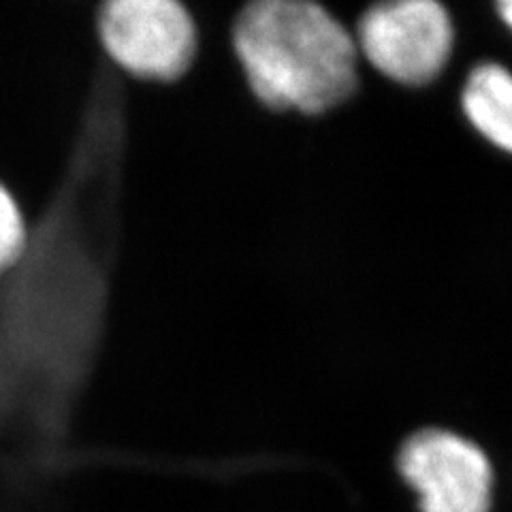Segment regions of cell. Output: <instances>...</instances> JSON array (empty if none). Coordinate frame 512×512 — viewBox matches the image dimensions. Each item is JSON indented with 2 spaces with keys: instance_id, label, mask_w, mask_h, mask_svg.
I'll list each match as a JSON object with an SVG mask.
<instances>
[{
  "instance_id": "1",
  "label": "cell",
  "mask_w": 512,
  "mask_h": 512,
  "mask_svg": "<svg viewBox=\"0 0 512 512\" xmlns=\"http://www.w3.org/2000/svg\"><path fill=\"white\" fill-rule=\"evenodd\" d=\"M90 280L67 201L32 231L20 267L0 282V474L13 485L84 466L69 442L88 348Z\"/></svg>"
},
{
  "instance_id": "2",
  "label": "cell",
  "mask_w": 512,
  "mask_h": 512,
  "mask_svg": "<svg viewBox=\"0 0 512 512\" xmlns=\"http://www.w3.org/2000/svg\"><path fill=\"white\" fill-rule=\"evenodd\" d=\"M227 39L239 77L269 114L323 118L363 86L352 28L310 0H254L237 11Z\"/></svg>"
},
{
  "instance_id": "3",
  "label": "cell",
  "mask_w": 512,
  "mask_h": 512,
  "mask_svg": "<svg viewBox=\"0 0 512 512\" xmlns=\"http://www.w3.org/2000/svg\"><path fill=\"white\" fill-rule=\"evenodd\" d=\"M107 60L143 86H173L195 69L201 26L178 0H109L94 18Z\"/></svg>"
},
{
  "instance_id": "4",
  "label": "cell",
  "mask_w": 512,
  "mask_h": 512,
  "mask_svg": "<svg viewBox=\"0 0 512 512\" xmlns=\"http://www.w3.org/2000/svg\"><path fill=\"white\" fill-rule=\"evenodd\" d=\"M365 69L380 82L425 88L455 50V22L436 0H391L367 7L352 26Z\"/></svg>"
},
{
  "instance_id": "5",
  "label": "cell",
  "mask_w": 512,
  "mask_h": 512,
  "mask_svg": "<svg viewBox=\"0 0 512 512\" xmlns=\"http://www.w3.org/2000/svg\"><path fill=\"white\" fill-rule=\"evenodd\" d=\"M395 472L419 512H491L495 470L483 446L446 427H421L402 440Z\"/></svg>"
},
{
  "instance_id": "6",
  "label": "cell",
  "mask_w": 512,
  "mask_h": 512,
  "mask_svg": "<svg viewBox=\"0 0 512 512\" xmlns=\"http://www.w3.org/2000/svg\"><path fill=\"white\" fill-rule=\"evenodd\" d=\"M461 111L493 148L512 154V71L500 62H480L461 88Z\"/></svg>"
},
{
  "instance_id": "7",
  "label": "cell",
  "mask_w": 512,
  "mask_h": 512,
  "mask_svg": "<svg viewBox=\"0 0 512 512\" xmlns=\"http://www.w3.org/2000/svg\"><path fill=\"white\" fill-rule=\"evenodd\" d=\"M32 231L20 201L0 182V282L20 267L30 248Z\"/></svg>"
},
{
  "instance_id": "8",
  "label": "cell",
  "mask_w": 512,
  "mask_h": 512,
  "mask_svg": "<svg viewBox=\"0 0 512 512\" xmlns=\"http://www.w3.org/2000/svg\"><path fill=\"white\" fill-rule=\"evenodd\" d=\"M495 9H498L500 20L512 32V0H504V3H498V7H495Z\"/></svg>"
}]
</instances>
